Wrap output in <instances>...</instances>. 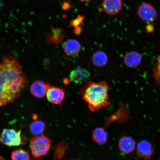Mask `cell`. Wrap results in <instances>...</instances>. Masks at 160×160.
Here are the masks:
<instances>
[{
	"label": "cell",
	"instance_id": "obj_1",
	"mask_svg": "<svg viewBox=\"0 0 160 160\" xmlns=\"http://www.w3.org/2000/svg\"><path fill=\"white\" fill-rule=\"evenodd\" d=\"M27 76L15 57L7 56L0 63V87L12 103L18 98L27 85Z\"/></svg>",
	"mask_w": 160,
	"mask_h": 160
},
{
	"label": "cell",
	"instance_id": "obj_2",
	"mask_svg": "<svg viewBox=\"0 0 160 160\" xmlns=\"http://www.w3.org/2000/svg\"><path fill=\"white\" fill-rule=\"evenodd\" d=\"M108 85L105 81H87L82 88V98L92 112L105 108L109 105Z\"/></svg>",
	"mask_w": 160,
	"mask_h": 160
},
{
	"label": "cell",
	"instance_id": "obj_3",
	"mask_svg": "<svg viewBox=\"0 0 160 160\" xmlns=\"http://www.w3.org/2000/svg\"><path fill=\"white\" fill-rule=\"evenodd\" d=\"M51 145V141L49 138L41 134L33 138L30 141L29 146L33 158L37 159L47 155Z\"/></svg>",
	"mask_w": 160,
	"mask_h": 160
},
{
	"label": "cell",
	"instance_id": "obj_4",
	"mask_svg": "<svg viewBox=\"0 0 160 160\" xmlns=\"http://www.w3.org/2000/svg\"><path fill=\"white\" fill-rule=\"evenodd\" d=\"M23 143L21 130L17 131L13 129H5L0 136V143L8 147H17Z\"/></svg>",
	"mask_w": 160,
	"mask_h": 160
},
{
	"label": "cell",
	"instance_id": "obj_5",
	"mask_svg": "<svg viewBox=\"0 0 160 160\" xmlns=\"http://www.w3.org/2000/svg\"><path fill=\"white\" fill-rule=\"evenodd\" d=\"M137 15L140 18L146 23H150L155 21L157 18L158 13L155 7L151 4H142L137 10Z\"/></svg>",
	"mask_w": 160,
	"mask_h": 160
},
{
	"label": "cell",
	"instance_id": "obj_6",
	"mask_svg": "<svg viewBox=\"0 0 160 160\" xmlns=\"http://www.w3.org/2000/svg\"><path fill=\"white\" fill-rule=\"evenodd\" d=\"M46 96L50 103L61 105L65 98V91L63 88L49 85Z\"/></svg>",
	"mask_w": 160,
	"mask_h": 160
},
{
	"label": "cell",
	"instance_id": "obj_7",
	"mask_svg": "<svg viewBox=\"0 0 160 160\" xmlns=\"http://www.w3.org/2000/svg\"><path fill=\"white\" fill-rule=\"evenodd\" d=\"M154 152V149L151 142L147 140H142L138 143L137 154L138 157L145 159H149Z\"/></svg>",
	"mask_w": 160,
	"mask_h": 160
},
{
	"label": "cell",
	"instance_id": "obj_8",
	"mask_svg": "<svg viewBox=\"0 0 160 160\" xmlns=\"http://www.w3.org/2000/svg\"><path fill=\"white\" fill-rule=\"evenodd\" d=\"M49 85L41 80H36L33 82L30 87L32 95L38 98H42L47 94Z\"/></svg>",
	"mask_w": 160,
	"mask_h": 160
},
{
	"label": "cell",
	"instance_id": "obj_9",
	"mask_svg": "<svg viewBox=\"0 0 160 160\" xmlns=\"http://www.w3.org/2000/svg\"><path fill=\"white\" fill-rule=\"evenodd\" d=\"M102 7L104 11L108 15H115L121 11L122 2V0H103Z\"/></svg>",
	"mask_w": 160,
	"mask_h": 160
},
{
	"label": "cell",
	"instance_id": "obj_10",
	"mask_svg": "<svg viewBox=\"0 0 160 160\" xmlns=\"http://www.w3.org/2000/svg\"><path fill=\"white\" fill-rule=\"evenodd\" d=\"M91 75L87 69L78 67L72 71L69 74L70 81L76 84H81L88 79Z\"/></svg>",
	"mask_w": 160,
	"mask_h": 160
},
{
	"label": "cell",
	"instance_id": "obj_11",
	"mask_svg": "<svg viewBox=\"0 0 160 160\" xmlns=\"http://www.w3.org/2000/svg\"><path fill=\"white\" fill-rule=\"evenodd\" d=\"M136 146V143L134 139L129 136H122L118 142L120 151L126 154L132 152L135 149Z\"/></svg>",
	"mask_w": 160,
	"mask_h": 160
},
{
	"label": "cell",
	"instance_id": "obj_12",
	"mask_svg": "<svg viewBox=\"0 0 160 160\" xmlns=\"http://www.w3.org/2000/svg\"><path fill=\"white\" fill-rule=\"evenodd\" d=\"M81 48V43L75 39H68L63 45L64 51L69 57H75L78 55Z\"/></svg>",
	"mask_w": 160,
	"mask_h": 160
},
{
	"label": "cell",
	"instance_id": "obj_13",
	"mask_svg": "<svg viewBox=\"0 0 160 160\" xmlns=\"http://www.w3.org/2000/svg\"><path fill=\"white\" fill-rule=\"evenodd\" d=\"M142 56L139 53L135 51H132L126 53L123 58L125 65L130 68L138 67L141 63Z\"/></svg>",
	"mask_w": 160,
	"mask_h": 160
},
{
	"label": "cell",
	"instance_id": "obj_14",
	"mask_svg": "<svg viewBox=\"0 0 160 160\" xmlns=\"http://www.w3.org/2000/svg\"><path fill=\"white\" fill-rule=\"evenodd\" d=\"M92 139L98 144L103 145L107 141L108 133L102 128H96L93 132Z\"/></svg>",
	"mask_w": 160,
	"mask_h": 160
},
{
	"label": "cell",
	"instance_id": "obj_15",
	"mask_svg": "<svg viewBox=\"0 0 160 160\" xmlns=\"http://www.w3.org/2000/svg\"><path fill=\"white\" fill-rule=\"evenodd\" d=\"M92 62L98 67H104L108 62V57L106 53L102 51H97L92 56Z\"/></svg>",
	"mask_w": 160,
	"mask_h": 160
},
{
	"label": "cell",
	"instance_id": "obj_16",
	"mask_svg": "<svg viewBox=\"0 0 160 160\" xmlns=\"http://www.w3.org/2000/svg\"><path fill=\"white\" fill-rule=\"evenodd\" d=\"M30 131L32 134L39 136L43 133L46 128L45 124L42 121H37L32 122L30 125Z\"/></svg>",
	"mask_w": 160,
	"mask_h": 160
},
{
	"label": "cell",
	"instance_id": "obj_17",
	"mask_svg": "<svg viewBox=\"0 0 160 160\" xmlns=\"http://www.w3.org/2000/svg\"><path fill=\"white\" fill-rule=\"evenodd\" d=\"M12 160H31L29 153L22 149H17L12 153Z\"/></svg>",
	"mask_w": 160,
	"mask_h": 160
},
{
	"label": "cell",
	"instance_id": "obj_18",
	"mask_svg": "<svg viewBox=\"0 0 160 160\" xmlns=\"http://www.w3.org/2000/svg\"><path fill=\"white\" fill-rule=\"evenodd\" d=\"M153 75L156 82L160 85V56L158 58L157 61L154 67Z\"/></svg>",
	"mask_w": 160,
	"mask_h": 160
},
{
	"label": "cell",
	"instance_id": "obj_19",
	"mask_svg": "<svg viewBox=\"0 0 160 160\" xmlns=\"http://www.w3.org/2000/svg\"><path fill=\"white\" fill-rule=\"evenodd\" d=\"M10 103H11V101L5 92L0 87V107H3Z\"/></svg>",
	"mask_w": 160,
	"mask_h": 160
},
{
	"label": "cell",
	"instance_id": "obj_20",
	"mask_svg": "<svg viewBox=\"0 0 160 160\" xmlns=\"http://www.w3.org/2000/svg\"><path fill=\"white\" fill-rule=\"evenodd\" d=\"M82 19L83 17L80 16L79 18H78L76 20H74V21H72V22L71 23V25L73 26H78V25L79 23H81L82 21Z\"/></svg>",
	"mask_w": 160,
	"mask_h": 160
},
{
	"label": "cell",
	"instance_id": "obj_21",
	"mask_svg": "<svg viewBox=\"0 0 160 160\" xmlns=\"http://www.w3.org/2000/svg\"><path fill=\"white\" fill-rule=\"evenodd\" d=\"M33 119H34L35 120V121H36V120H37V115H36V114L33 115Z\"/></svg>",
	"mask_w": 160,
	"mask_h": 160
},
{
	"label": "cell",
	"instance_id": "obj_22",
	"mask_svg": "<svg viewBox=\"0 0 160 160\" xmlns=\"http://www.w3.org/2000/svg\"><path fill=\"white\" fill-rule=\"evenodd\" d=\"M80 1H81L82 2H88L90 1H91V0H80Z\"/></svg>",
	"mask_w": 160,
	"mask_h": 160
},
{
	"label": "cell",
	"instance_id": "obj_23",
	"mask_svg": "<svg viewBox=\"0 0 160 160\" xmlns=\"http://www.w3.org/2000/svg\"></svg>",
	"mask_w": 160,
	"mask_h": 160
}]
</instances>
